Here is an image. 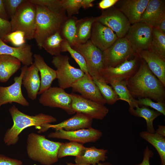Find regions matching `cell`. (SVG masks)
I'll return each mask as SVG.
<instances>
[{"mask_svg":"<svg viewBox=\"0 0 165 165\" xmlns=\"http://www.w3.org/2000/svg\"><path fill=\"white\" fill-rule=\"evenodd\" d=\"M127 88L134 98H148L156 101H165V86L151 72L141 58L137 71L126 80Z\"/></svg>","mask_w":165,"mask_h":165,"instance_id":"1","label":"cell"},{"mask_svg":"<svg viewBox=\"0 0 165 165\" xmlns=\"http://www.w3.org/2000/svg\"><path fill=\"white\" fill-rule=\"evenodd\" d=\"M9 112L13 123L12 127L7 130L3 138L5 143L7 145L16 144L19 140L20 134L27 127L34 126L39 130L46 125L57 121L53 116L43 113L35 116L27 115L20 111L15 105L9 108Z\"/></svg>","mask_w":165,"mask_h":165,"instance_id":"2","label":"cell"},{"mask_svg":"<svg viewBox=\"0 0 165 165\" xmlns=\"http://www.w3.org/2000/svg\"><path fill=\"white\" fill-rule=\"evenodd\" d=\"M62 143L48 140L44 135L31 133L27 138V155L31 160L42 164L52 165L58 160V150Z\"/></svg>","mask_w":165,"mask_h":165,"instance_id":"3","label":"cell"},{"mask_svg":"<svg viewBox=\"0 0 165 165\" xmlns=\"http://www.w3.org/2000/svg\"><path fill=\"white\" fill-rule=\"evenodd\" d=\"M36 14L34 38L38 48L42 49L44 41L58 31L67 18L65 11L56 13L46 7L36 5Z\"/></svg>","mask_w":165,"mask_h":165,"instance_id":"4","label":"cell"},{"mask_svg":"<svg viewBox=\"0 0 165 165\" xmlns=\"http://www.w3.org/2000/svg\"><path fill=\"white\" fill-rule=\"evenodd\" d=\"M36 6L25 0L18 8L11 18L12 32L20 31L24 33L26 40L34 38L36 27Z\"/></svg>","mask_w":165,"mask_h":165,"instance_id":"5","label":"cell"},{"mask_svg":"<svg viewBox=\"0 0 165 165\" xmlns=\"http://www.w3.org/2000/svg\"><path fill=\"white\" fill-rule=\"evenodd\" d=\"M141 59L138 54L115 67L104 68L99 72L98 79L108 84L115 81L126 80L137 71Z\"/></svg>","mask_w":165,"mask_h":165,"instance_id":"6","label":"cell"},{"mask_svg":"<svg viewBox=\"0 0 165 165\" xmlns=\"http://www.w3.org/2000/svg\"><path fill=\"white\" fill-rule=\"evenodd\" d=\"M69 60L67 55L61 54L53 56L51 61L56 68L58 86L64 89L71 87L74 83L85 74L80 69L72 66Z\"/></svg>","mask_w":165,"mask_h":165,"instance_id":"7","label":"cell"},{"mask_svg":"<svg viewBox=\"0 0 165 165\" xmlns=\"http://www.w3.org/2000/svg\"><path fill=\"white\" fill-rule=\"evenodd\" d=\"M103 54L104 68L115 67L138 55L134 51L125 36L118 38L111 46L103 52Z\"/></svg>","mask_w":165,"mask_h":165,"instance_id":"8","label":"cell"},{"mask_svg":"<svg viewBox=\"0 0 165 165\" xmlns=\"http://www.w3.org/2000/svg\"><path fill=\"white\" fill-rule=\"evenodd\" d=\"M72 47L84 57L90 75L92 78L98 79L99 72L104 68L103 52L94 46L90 40L84 43L77 44Z\"/></svg>","mask_w":165,"mask_h":165,"instance_id":"9","label":"cell"},{"mask_svg":"<svg viewBox=\"0 0 165 165\" xmlns=\"http://www.w3.org/2000/svg\"><path fill=\"white\" fill-rule=\"evenodd\" d=\"M152 28L141 22L131 25L125 37L135 53L139 55L141 51L150 49Z\"/></svg>","mask_w":165,"mask_h":165,"instance_id":"10","label":"cell"},{"mask_svg":"<svg viewBox=\"0 0 165 165\" xmlns=\"http://www.w3.org/2000/svg\"><path fill=\"white\" fill-rule=\"evenodd\" d=\"M96 18V20L113 31L118 38L125 37L131 26L126 16L114 6L103 10Z\"/></svg>","mask_w":165,"mask_h":165,"instance_id":"11","label":"cell"},{"mask_svg":"<svg viewBox=\"0 0 165 165\" xmlns=\"http://www.w3.org/2000/svg\"><path fill=\"white\" fill-rule=\"evenodd\" d=\"M64 90L59 87H50L41 94L39 102L45 106L61 108L69 115L74 114L70 94Z\"/></svg>","mask_w":165,"mask_h":165,"instance_id":"12","label":"cell"},{"mask_svg":"<svg viewBox=\"0 0 165 165\" xmlns=\"http://www.w3.org/2000/svg\"><path fill=\"white\" fill-rule=\"evenodd\" d=\"M72 107L75 113L83 114L93 119L102 120L108 112L104 105L84 98L80 95L70 94Z\"/></svg>","mask_w":165,"mask_h":165,"instance_id":"13","label":"cell"},{"mask_svg":"<svg viewBox=\"0 0 165 165\" xmlns=\"http://www.w3.org/2000/svg\"><path fill=\"white\" fill-rule=\"evenodd\" d=\"M102 135L99 130L91 127L73 131L55 130L47 135L48 138L65 139L81 144L95 142Z\"/></svg>","mask_w":165,"mask_h":165,"instance_id":"14","label":"cell"},{"mask_svg":"<svg viewBox=\"0 0 165 165\" xmlns=\"http://www.w3.org/2000/svg\"><path fill=\"white\" fill-rule=\"evenodd\" d=\"M28 67L24 66L21 68L20 75L14 77V82L12 84L6 87L0 86V108L3 105L13 102L23 106L29 105V103L23 96L21 90L22 77Z\"/></svg>","mask_w":165,"mask_h":165,"instance_id":"15","label":"cell"},{"mask_svg":"<svg viewBox=\"0 0 165 165\" xmlns=\"http://www.w3.org/2000/svg\"><path fill=\"white\" fill-rule=\"evenodd\" d=\"M118 38L114 32L108 27L96 20L93 23L90 40L102 52L111 46Z\"/></svg>","mask_w":165,"mask_h":165,"instance_id":"16","label":"cell"},{"mask_svg":"<svg viewBox=\"0 0 165 165\" xmlns=\"http://www.w3.org/2000/svg\"><path fill=\"white\" fill-rule=\"evenodd\" d=\"M73 91L78 93L81 96L99 104L104 105L106 101L90 75L86 74L72 85Z\"/></svg>","mask_w":165,"mask_h":165,"instance_id":"17","label":"cell"},{"mask_svg":"<svg viewBox=\"0 0 165 165\" xmlns=\"http://www.w3.org/2000/svg\"><path fill=\"white\" fill-rule=\"evenodd\" d=\"M76 114L71 118L56 124H48L38 131V133L45 132L50 128L55 130L63 129L66 131H73L91 127L93 119L80 113Z\"/></svg>","mask_w":165,"mask_h":165,"instance_id":"18","label":"cell"},{"mask_svg":"<svg viewBox=\"0 0 165 165\" xmlns=\"http://www.w3.org/2000/svg\"><path fill=\"white\" fill-rule=\"evenodd\" d=\"M139 55L151 72L165 86V58L150 49L142 50Z\"/></svg>","mask_w":165,"mask_h":165,"instance_id":"19","label":"cell"},{"mask_svg":"<svg viewBox=\"0 0 165 165\" xmlns=\"http://www.w3.org/2000/svg\"><path fill=\"white\" fill-rule=\"evenodd\" d=\"M165 16V1L149 0L141 16L140 22L155 28L159 21Z\"/></svg>","mask_w":165,"mask_h":165,"instance_id":"20","label":"cell"},{"mask_svg":"<svg viewBox=\"0 0 165 165\" xmlns=\"http://www.w3.org/2000/svg\"><path fill=\"white\" fill-rule=\"evenodd\" d=\"M34 64L40 74V84L38 94H41L51 87L53 80L57 78L56 70L49 67L40 54L33 56Z\"/></svg>","mask_w":165,"mask_h":165,"instance_id":"21","label":"cell"},{"mask_svg":"<svg viewBox=\"0 0 165 165\" xmlns=\"http://www.w3.org/2000/svg\"><path fill=\"white\" fill-rule=\"evenodd\" d=\"M7 54L18 59L24 66L32 64L33 59L31 45L24 44L18 47H12L7 45L0 38V55Z\"/></svg>","mask_w":165,"mask_h":165,"instance_id":"22","label":"cell"},{"mask_svg":"<svg viewBox=\"0 0 165 165\" xmlns=\"http://www.w3.org/2000/svg\"><path fill=\"white\" fill-rule=\"evenodd\" d=\"M149 0L122 1L118 9L127 17L130 24L140 22L141 16Z\"/></svg>","mask_w":165,"mask_h":165,"instance_id":"23","label":"cell"},{"mask_svg":"<svg viewBox=\"0 0 165 165\" xmlns=\"http://www.w3.org/2000/svg\"><path fill=\"white\" fill-rule=\"evenodd\" d=\"M39 72L33 63L25 71L22 79V84L26 89L28 97L32 100L36 99L39 90L40 79Z\"/></svg>","mask_w":165,"mask_h":165,"instance_id":"24","label":"cell"},{"mask_svg":"<svg viewBox=\"0 0 165 165\" xmlns=\"http://www.w3.org/2000/svg\"><path fill=\"white\" fill-rule=\"evenodd\" d=\"M108 150L98 148L94 146L86 147L80 156L75 157V163L77 164L95 165L107 158Z\"/></svg>","mask_w":165,"mask_h":165,"instance_id":"25","label":"cell"},{"mask_svg":"<svg viewBox=\"0 0 165 165\" xmlns=\"http://www.w3.org/2000/svg\"><path fill=\"white\" fill-rule=\"evenodd\" d=\"M21 62L7 54L0 55V82H6L20 68Z\"/></svg>","mask_w":165,"mask_h":165,"instance_id":"26","label":"cell"},{"mask_svg":"<svg viewBox=\"0 0 165 165\" xmlns=\"http://www.w3.org/2000/svg\"><path fill=\"white\" fill-rule=\"evenodd\" d=\"M129 111L132 115L143 118L145 120L147 132L151 133L155 132L153 122L156 118L162 115L160 112L144 106H141V107L138 106L134 108H129Z\"/></svg>","mask_w":165,"mask_h":165,"instance_id":"27","label":"cell"},{"mask_svg":"<svg viewBox=\"0 0 165 165\" xmlns=\"http://www.w3.org/2000/svg\"><path fill=\"white\" fill-rule=\"evenodd\" d=\"M96 17H86L78 20L76 24L77 44L85 43L90 40L93 23Z\"/></svg>","mask_w":165,"mask_h":165,"instance_id":"28","label":"cell"},{"mask_svg":"<svg viewBox=\"0 0 165 165\" xmlns=\"http://www.w3.org/2000/svg\"><path fill=\"white\" fill-rule=\"evenodd\" d=\"M140 136L155 148L160 158V165H165V137L147 131H141Z\"/></svg>","mask_w":165,"mask_h":165,"instance_id":"29","label":"cell"},{"mask_svg":"<svg viewBox=\"0 0 165 165\" xmlns=\"http://www.w3.org/2000/svg\"><path fill=\"white\" fill-rule=\"evenodd\" d=\"M119 98L127 102L129 106V108H133L139 106L137 100L134 98L128 90L126 80L115 81L109 84Z\"/></svg>","mask_w":165,"mask_h":165,"instance_id":"30","label":"cell"},{"mask_svg":"<svg viewBox=\"0 0 165 165\" xmlns=\"http://www.w3.org/2000/svg\"><path fill=\"white\" fill-rule=\"evenodd\" d=\"M78 20L74 16L68 17L60 30L62 38L67 40L71 47L77 44L76 24Z\"/></svg>","mask_w":165,"mask_h":165,"instance_id":"31","label":"cell"},{"mask_svg":"<svg viewBox=\"0 0 165 165\" xmlns=\"http://www.w3.org/2000/svg\"><path fill=\"white\" fill-rule=\"evenodd\" d=\"M64 40L60 31H58L47 38L44 41L42 48L50 55L56 56L61 54L62 46Z\"/></svg>","mask_w":165,"mask_h":165,"instance_id":"32","label":"cell"},{"mask_svg":"<svg viewBox=\"0 0 165 165\" xmlns=\"http://www.w3.org/2000/svg\"><path fill=\"white\" fill-rule=\"evenodd\" d=\"M86 147L82 144L73 141L62 143L58 150V157L59 159L69 156L78 157Z\"/></svg>","mask_w":165,"mask_h":165,"instance_id":"33","label":"cell"},{"mask_svg":"<svg viewBox=\"0 0 165 165\" xmlns=\"http://www.w3.org/2000/svg\"><path fill=\"white\" fill-rule=\"evenodd\" d=\"M98 87L106 103L113 105L119 100V98L112 87L105 82L95 78H92Z\"/></svg>","mask_w":165,"mask_h":165,"instance_id":"34","label":"cell"},{"mask_svg":"<svg viewBox=\"0 0 165 165\" xmlns=\"http://www.w3.org/2000/svg\"><path fill=\"white\" fill-rule=\"evenodd\" d=\"M150 49L165 58V33L153 28Z\"/></svg>","mask_w":165,"mask_h":165,"instance_id":"35","label":"cell"},{"mask_svg":"<svg viewBox=\"0 0 165 165\" xmlns=\"http://www.w3.org/2000/svg\"><path fill=\"white\" fill-rule=\"evenodd\" d=\"M68 52L71 57L85 74L90 75L89 74L87 64L86 61L82 55L73 49L68 44L67 40L64 39L62 46V52Z\"/></svg>","mask_w":165,"mask_h":165,"instance_id":"36","label":"cell"},{"mask_svg":"<svg viewBox=\"0 0 165 165\" xmlns=\"http://www.w3.org/2000/svg\"><path fill=\"white\" fill-rule=\"evenodd\" d=\"M82 0H61L62 8L68 17L73 16L79 13L82 7Z\"/></svg>","mask_w":165,"mask_h":165,"instance_id":"37","label":"cell"},{"mask_svg":"<svg viewBox=\"0 0 165 165\" xmlns=\"http://www.w3.org/2000/svg\"><path fill=\"white\" fill-rule=\"evenodd\" d=\"M35 5L46 7L50 10L56 13L64 11L62 8L61 0H29Z\"/></svg>","mask_w":165,"mask_h":165,"instance_id":"38","label":"cell"},{"mask_svg":"<svg viewBox=\"0 0 165 165\" xmlns=\"http://www.w3.org/2000/svg\"><path fill=\"white\" fill-rule=\"evenodd\" d=\"M25 40L24 32L17 31L8 34L3 42L5 43L10 42L13 45L18 47L25 44Z\"/></svg>","mask_w":165,"mask_h":165,"instance_id":"39","label":"cell"},{"mask_svg":"<svg viewBox=\"0 0 165 165\" xmlns=\"http://www.w3.org/2000/svg\"><path fill=\"white\" fill-rule=\"evenodd\" d=\"M137 102L139 106L150 107L160 112L161 114L165 115V102L162 101L155 102L148 98L138 99Z\"/></svg>","mask_w":165,"mask_h":165,"instance_id":"40","label":"cell"},{"mask_svg":"<svg viewBox=\"0 0 165 165\" xmlns=\"http://www.w3.org/2000/svg\"><path fill=\"white\" fill-rule=\"evenodd\" d=\"M25 0H4L6 9L9 18L13 17L19 6Z\"/></svg>","mask_w":165,"mask_h":165,"instance_id":"41","label":"cell"},{"mask_svg":"<svg viewBox=\"0 0 165 165\" xmlns=\"http://www.w3.org/2000/svg\"><path fill=\"white\" fill-rule=\"evenodd\" d=\"M11 32L10 21L0 17V38L4 41L7 35Z\"/></svg>","mask_w":165,"mask_h":165,"instance_id":"42","label":"cell"},{"mask_svg":"<svg viewBox=\"0 0 165 165\" xmlns=\"http://www.w3.org/2000/svg\"><path fill=\"white\" fill-rule=\"evenodd\" d=\"M0 165H23V164L20 160L0 154Z\"/></svg>","mask_w":165,"mask_h":165,"instance_id":"43","label":"cell"},{"mask_svg":"<svg viewBox=\"0 0 165 165\" xmlns=\"http://www.w3.org/2000/svg\"><path fill=\"white\" fill-rule=\"evenodd\" d=\"M153 155V152L148 146H147L144 151L143 157L142 162L135 165H150V159Z\"/></svg>","mask_w":165,"mask_h":165,"instance_id":"44","label":"cell"},{"mask_svg":"<svg viewBox=\"0 0 165 165\" xmlns=\"http://www.w3.org/2000/svg\"><path fill=\"white\" fill-rule=\"evenodd\" d=\"M119 0H102L98 3V7L104 10L113 6Z\"/></svg>","mask_w":165,"mask_h":165,"instance_id":"45","label":"cell"},{"mask_svg":"<svg viewBox=\"0 0 165 165\" xmlns=\"http://www.w3.org/2000/svg\"><path fill=\"white\" fill-rule=\"evenodd\" d=\"M0 17L9 20V17L6 9L4 0H0Z\"/></svg>","mask_w":165,"mask_h":165,"instance_id":"46","label":"cell"},{"mask_svg":"<svg viewBox=\"0 0 165 165\" xmlns=\"http://www.w3.org/2000/svg\"><path fill=\"white\" fill-rule=\"evenodd\" d=\"M155 28L165 33V16L160 20Z\"/></svg>","mask_w":165,"mask_h":165,"instance_id":"47","label":"cell"},{"mask_svg":"<svg viewBox=\"0 0 165 165\" xmlns=\"http://www.w3.org/2000/svg\"><path fill=\"white\" fill-rule=\"evenodd\" d=\"M94 0H82V7L85 9L93 6V2Z\"/></svg>","mask_w":165,"mask_h":165,"instance_id":"48","label":"cell"},{"mask_svg":"<svg viewBox=\"0 0 165 165\" xmlns=\"http://www.w3.org/2000/svg\"><path fill=\"white\" fill-rule=\"evenodd\" d=\"M155 133L165 137V126L163 125H158V128L155 130Z\"/></svg>","mask_w":165,"mask_h":165,"instance_id":"49","label":"cell"},{"mask_svg":"<svg viewBox=\"0 0 165 165\" xmlns=\"http://www.w3.org/2000/svg\"><path fill=\"white\" fill-rule=\"evenodd\" d=\"M66 165H112V164L108 162L104 163H99L95 164V165H91V164H77L76 163H73L71 162H69V163H66Z\"/></svg>","mask_w":165,"mask_h":165,"instance_id":"50","label":"cell"},{"mask_svg":"<svg viewBox=\"0 0 165 165\" xmlns=\"http://www.w3.org/2000/svg\"></svg>","mask_w":165,"mask_h":165,"instance_id":"51","label":"cell"}]
</instances>
